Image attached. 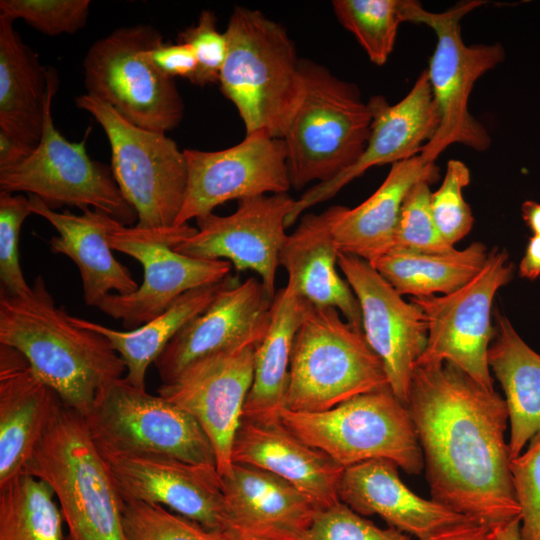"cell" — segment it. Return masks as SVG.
Returning a JSON list of instances; mask_svg holds the SVG:
<instances>
[{"mask_svg":"<svg viewBox=\"0 0 540 540\" xmlns=\"http://www.w3.org/2000/svg\"><path fill=\"white\" fill-rule=\"evenodd\" d=\"M273 298L255 277L236 279L209 307L186 324L154 362L162 384L174 381L193 362L244 347H257L271 319Z\"/></svg>","mask_w":540,"mask_h":540,"instance_id":"cell-21","label":"cell"},{"mask_svg":"<svg viewBox=\"0 0 540 540\" xmlns=\"http://www.w3.org/2000/svg\"><path fill=\"white\" fill-rule=\"evenodd\" d=\"M84 419L102 456L155 454L216 466L212 445L192 415L124 377L100 392Z\"/></svg>","mask_w":540,"mask_h":540,"instance_id":"cell-11","label":"cell"},{"mask_svg":"<svg viewBox=\"0 0 540 540\" xmlns=\"http://www.w3.org/2000/svg\"><path fill=\"white\" fill-rule=\"evenodd\" d=\"M488 363L504 391L512 459L521 454L540 430V354L521 338L509 319L498 311Z\"/></svg>","mask_w":540,"mask_h":540,"instance_id":"cell-30","label":"cell"},{"mask_svg":"<svg viewBox=\"0 0 540 540\" xmlns=\"http://www.w3.org/2000/svg\"><path fill=\"white\" fill-rule=\"evenodd\" d=\"M295 199L288 193L248 197L228 216L213 212L197 221V231L174 249L206 260L229 261L237 271L256 272L274 299L280 253L286 242V218Z\"/></svg>","mask_w":540,"mask_h":540,"instance_id":"cell-16","label":"cell"},{"mask_svg":"<svg viewBox=\"0 0 540 540\" xmlns=\"http://www.w3.org/2000/svg\"><path fill=\"white\" fill-rule=\"evenodd\" d=\"M89 0H1L0 15L22 19L47 36L74 34L84 28Z\"/></svg>","mask_w":540,"mask_h":540,"instance_id":"cell-39","label":"cell"},{"mask_svg":"<svg viewBox=\"0 0 540 540\" xmlns=\"http://www.w3.org/2000/svg\"><path fill=\"white\" fill-rule=\"evenodd\" d=\"M430 184L421 179L407 192L390 252L444 253L455 248L443 238L433 219Z\"/></svg>","mask_w":540,"mask_h":540,"instance_id":"cell-37","label":"cell"},{"mask_svg":"<svg viewBox=\"0 0 540 540\" xmlns=\"http://www.w3.org/2000/svg\"><path fill=\"white\" fill-rule=\"evenodd\" d=\"M487 247L473 242L444 253L389 252L371 264L400 295L426 297L452 293L483 268Z\"/></svg>","mask_w":540,"mask_h":540,"instance_id":"cell-33","label":"cell"},{"mask_svg":"<svg viewBox=\"0 0 540 540\" xmlns=\"http://www.w3.org/2000/svg\"><path fill=\"white\" fill-rule=\"evenodd\" d=\"M61 403L21 353L1 345L0 485L25 471Z\"/></svg>","mask_w":540,"mask_h":540,"instance_id":"cell-25","label":"cell"},{"mask_svg":"<svg viewBox=\"0 0 540 540\" xmlns=\"http://www.w3.org/2000/svg\"><path fill=\"white\" fill-rule=\"evenodd\" d=\"M126 540H231L161 505L122 500Z\"/></svg>","mask_w":540,"mask_h":540,"instance_id":"cell-36","label":"cell"},{"mask_svg":"<svg viewBox=\"0 0 540 540\" xmlns=\"http://www.w3.org/2000/svg\"><path fill=\"white\" fill-rule=\"evenodd\" d=\"M28 198L32 214L47 220L58 232L50 239V250L69 257L77 265L86 305L98 307L111 291L127 295L138 289L128 268L113 256L108 242L117 219L90 208L80 215L56 212L36 196Z\"/></svg>","mask_w":540,"mask_h":540,"instance_id":"cell-26","label":"cell"},{"mask_svg":"<svg viewBox=\"0 0 540 540\" xmlns=\"http://www.w3.org/2000/svg\"><path fill=\"white\" fill-rule=\"evenodd\" d=\"M63 524L47 482L23 472L0 485V540H64Z\"/></svg>","mask_w":540,"mask_h":540,"instance_id":"cell-34","label":"cell"},{"mask_svg":"<svg viewBox=\"0 0 540 540\" xmlns=\"http://www.w3.org/2000/svg\"><path fill=\"white\" fill-rule=\"evenodd\" d=\"M438 177V166L418 155L392 164L377 190L356 207L327 208L339 253L354 255L370 264L389 253L407 192L421 179L434 183Z\"/></svg>","mask_w":540,"mask_h":540,"instance_id":"cell-27","label":"cell"},{"mask_svg":"<svg viewBox=\"0 0 540 540\" xmlns=\"http://www.w3.org/2000/svg\"><path fill=\"white\" fill-rule=\"evenodd\" d=\"M76 106L103 128L111 148V171L137 214L136 226H175L187 187L184 151L165 133L135 126L106 103L82 94Z\"/></svg>","mask_w":540,"mask_h":540,"instance_id":"cell-10","label":"cell"},{"mask_svg":"<svg viewBox=\"0 0 540 540\" xmlns=\"http://www.w3.org/2000/svg\"><path fill=\"white\" fill-rule=\"evenodd\" d=\"M338 255L327 211L307 213L288 235L280 265L301 298L316 306L336 308L350 325L362 330L358 300L336 269Z\"/></svg>","mask_w":540,"mask_h":540,"instance_id":"cell-29","label":"cell"},{"mask_svg":"<svg viewBox=\"0 0 540 540\" xmlns=\"http://www.w3.org/2000/svg\"><path fill=\"white\" fill-rule=\"evenodd\" d=\"M222 477L231 540H304L322 509L284 479L233 463Z\"/></svg>","mask_w":540,"mask_h":540,"instance_id":"cell-22","label":"cell"},{"mask_svg":"<svg viewBox=\"0 0 540 540\" xmlns=\"http://www.w3.org/2000/svg\"><path fill=\"white\" fill-rule=\"evenodd\" d=\"M519 275L529 280H535L540 276V236L533 235L529 239L519 264Z\"/></svg>","mask_w":540,"mask_h":540,"instance_id":"cell-46","label":"cell"},{"mask_svg":"<svg viewBox=\"0 0 540 540\" xmlns=\"http://www.w3.org/2000/svg\"><path fill=\"white\" fill-rule=\"evenodd\" d=\"M398 468L384 459L344 468L338 487L339 500L362 516H380L389 527L417 540H431L450 528L474 522L415 494L401 480Z\"/></svg>","mask_w":540,"mask_h":540,"instance_id":"cell-24","label":"cell"},{"mask_svg":"<svg viewBox=\"0 0 540 540\" xmlns=\"http://www.w3.org/2000/svg\"><path fill=\"white\" fill-rule=\"evenodd\" d=\"M337 264L358 300L363 333L383 362L389 387L407 406L413 372L427 344L425 314L369 262L339 253Z\"/></svg>","mask_w":540,"mask_h":540,"instance_id":"cell-17","label":"cell"},{"mask_svg":"<svg viewBox=\"0 0 540 540\" xmlns=\"http://www.w3.org/2000/svg\"><path fill=\"white\" fill-rule=\"evenodd\" d=\"M407 408L432 500L493 530L520 519L498 392L449 362L417 365Z\"/></svg>","mask_w":540,"mask_h":540,"instance_id":"cell-1","label":"cell"},{"mask_svg":"<svg viewBox=\"0 0 540 540\" xmlns=\"http://www.w3.org/2000/svg\"><path fill=\"white\" fill-rule=\"evenodd\" d=\"M0 345L21 353L36 376L83 417L100 392L126 372L105 336L76 326L56 305L42 276L35 277L29 295L1 291Z\"/></svg>","mask_w":540,"mask_h":540,"instance_id":"cell-2","label":"cell"},{"mask_svg":"<svg viewBox=\"0 0 540 540\" xmlns=\"http://www.w3.org/2000/svg\"><path fill=\"white\" fill-rule=\"evenodd\" d=\"M510 470L521 514V540H540V430L526 450L511 459Z\"/></svg>","mask_w":540,"mask_h":540,"instance_id":"cell-41","label":"cell"},{"mask_svg":"<svg viewBox=\"0 0 540 540\" xmlns=\"http://www.w3.org/2000/svg\"><path fill=\"white\" fill-rule=\"evenodd\" d=\"M187 187L175 225L210 214L223 203L292 187L282 138L259 131L219 151L184 149Z\"/></svg>","mask_w":540,"mask_h":540,"instance_id":"cell-15","label":"cell"},{"mask_svg":"<svg viewBox=\"0 0 540 540\" xmlns=\"http://www.w3.org/2000/svg\"><path fill=\"white\" fill-rule=\"evenodd\" d=\"M521 214L533 235L540 236V203L531 200L525 201L521 206Z\"/></svg>","mask_w":540,"mask_h":540,"instance_id":"cell-48","label":"cell"},{"mask_svg":"<svg viewBox=\"0 0 540 540\" xmlns=\"http://www.w3.org/2000/svg\"><path fill=\"white\" fill-rule=\"evenodd\" d=\"M32 214L29 198L22 194L0 192V280L1 291L12 296L32 292L20 265L19 238L22 224Z\"/></svg>","mask_w":540,"mask_h":540,"instance_id":"cell-40","label":"cell"},{"mask_svg":"<svg viewBox=\"0 0 540 540\" xmlns=\"http://www.w3.org/2000/svg\"><path fill=\"white\" fill-rule=\"evenodd\" d=\"M505 250L493 248L480 272L452 293L411 297L423 310L428 338L417 365L449 362L494 391L488 351L495 336L491 309L497 291L513 277Z\"/></svg>","mask_w":540,"mask_h":540,"instance_id":"cell-14","label":"cell"},{"mask_svg":"<svg viewBox=\"0 0 540 540\" xmlns=\"http://www.w3.org/2000/svg\"><path fill=\"white\" fill-rule=\"evenodd\" d=\"M228 49L219 77L246 135L283 138L302 95L300 60L286 29L262 12L235 7L225 30Z\"/></svg>","mask_w":540,"mask_h":540,"instance_id":"cell-3","label":"cell"},{"mask_svg":"<svg viewBox=\"0 0 540 540\" xmlns=\"http://www.w3.org/2000/svg\"><path fill=\"white\" fill-rule=\"evenodd\" d=\"M498 540H521L520 519L512 521L499 529H496Z\"/></svg>","mask_w":540,"mask_h":540,"instance_id":"cell-49","label":"cell"},{"mask_svg":"<svg viewBox=\"0 0 540 540\" xmlns=\"http://www.w3.org/2000/svg\"><path fill=\"white\" fill-rule=\"evenodd\" d=\"M431 540H498L497 531L475 522L450 528Z\"/></svg>","mask_w":540,"mask_h":540,"instance_id":"cell-45","label":"cell"},{"mask_svg":"<svg viewBox=\"0 0 540 540\" xmlns=\"http://www.w3.org/2000/svg\"><path fill=\"white\" fill-rule=\"evenodd\" d=\"M54 491L68 534L64 540H126L122 499L85 419L63 402L25 471Z\"/></svg>","mask_w":540,"mask_h":540,"instance_id":"cell-4","label":"cell"},{"mask_svg":"<svg viewBox=\"0 0 540 540\" xmlns=\"http://www.w3.org/2000/svg\"><path fill=\"white\" fill-rule=\"evenodd\" d=\"M178 41L189 44L195 53L197 69L191 83L198 86L218 83L228 44L225 33L216 28L214 12L202 11L195 25L179 33Z\"/></svg>","mask_w":540,"mask_h":540,"instance_id":"cell-43","label":"cell"},{"mask_svg":"<svg viewBox=\"0 0 540 540\" xmlns=\"http://www.w3.org/2000/svg\"><path fill=\"white\" fill-rule=\"evenodd\" d=\"M30 152L0 131V169L18 163Z\"/></svg>","mask_w":540,"mask_h":540,"instance_id":"cell-47","label":"cell"},{"mask_svg":"<svg viewBox=\"0 0 540 540\" xmlns=\"http://www.w3.org/2000/svg\"><path fill=\"white\" fill-rule=\"evenodd\" d=\"M13 22L0 15V131L32 151L40 141L46 105L59 78L53 67L41 65Z\"/></svg>","mask_w":540,"mask_h":540,"instance_id":"cell-28","label":"cell"},{"mask_svg":"<svg viewBox=\"0 0 540 540\" xmlns=\"http://www.w3.org/2000/svg\"><path fill=\"white\" fill-rule=\"evenodd\" d=\"M196 231L188 223L141 228L116 220L108 234L110 247L137 260L144 278L135 292L109 294L97 308L132 330L160 315L184 293L230 275L229 261L193 258L174 249Z\"/></svg>","mask_w":540,"mask_h":540,"instance_id":"cell-12","label":"cell"},{"mask_svg":"<svg viewBox=\"0 0 540 540\" xmlns=\"http://www.w3.org/2000/svg\"><path fill=\"white\" fill-rule=\"evenodd\" d=\"M256 347L218 352L201 358L158 395L182 408L199 423L208 437L219 474L233 466L232 446L253 381Z\"/></svg>","mask_w":540,"mask_h":540,"instance_id":"cell-18","label":"cell"},{"mask_svg":"<svg viewBox=\"0 0 540 540\" xmlns=\"http://www.w3.org/2000/svg\"><path fill=\"white\" fill-rule=\"evenodd\" d=\"M471 180L470 170L460 160L451 159L440 187L431 193L430 206L435 224L452 246L472 229L474 218L463 189Z\"/></svg>","mask_w":540,"mask_h":540,"instance_id":"cell-38","label":"cell"},{"mask_svg":"<svg viewBox=\"0 0 540 540\" xmlns=\"http://www.w3.org/2000/svg\"><path fill=\"white\" fill-rule=\"evenodd\" d=\"M484 3L463 1L435 13L425 10L417 1L404 0V22L430 27L437 39L427 73L440 122L419 154L427 163H435L452 144L476 151L490 147V135L469 112L468 101L476 81L504 61L505 49L500 43L467 45L460 28L461 19Z\"/></svg>","mask_w":540,"mask_h":540,"instance_id":"cell-7","label":"cell"},{"mask_svg":"<svg viewBox=\"0 0 540 540\" xmlns=\"http://www.w3.org/2000/svg\"><path fill=\"white\" fill-rule=\"evenodd\" d=\"M368 105L372 121L363 154L350 168L329 181L317 183L295 199L286 218L287 228L307 209L331 199L368 169L418 156L439 126V113L427 69L420 73L410 91L398 103L391 105L383 96H374Z\"/></svg>","mask_w":540,"mask_h":540,"instance_id":"cell-20","label":"cell"},{"mask_svg":"<svg viewBox=\"0 0 540 540\" xmlns=\"http://www.w3.org/2000/svg\"><path fill=\"white\" fill-rule=\"evenodd\" d=\"M235 280L230 274L220 282L190 290L160 315L130 331L115 330L71 315L70 320L78 327L105 336L126 365L124 378L134 387L145 390V376L149 366L176 334L204 312L218 294Z\"/></svg>","mask_w":540,"mask_h":540,"instance_id":"cell-31","label":"cell"},{"mask_svg":"<svg viewBox=\"0 0 540 540\" xmlns=\"http://www.w3.org/2000/svg\"><path fill=\"white\" fill-rule=\"evenodd\" d=\"M232 462L270 472L295 486L322 510L338 502L344 467L294 433L279 419L242 417L232 446Z\"/></svg>","mask_w":540,"mask_h":540,"instance_id":"cell-23","label":"cell"},{"mask_svg":"<svg viewBox=\"0 0 540 540\" xmlns=\"http://www.w3.org/2000/svg\"><path fill=\"white\" fill-rule=\"evenodd\" d=\"M332 6L338 21L354 35L370 61L384 65L404 22V0H334Z\"/></svg>","mask_w":540,"mask_h":540,"instance_id":"cell-35","label":"cell"},{"mask_svg":"<svg viewBox=\"0 0 540 540\" xmlns=\"http://www.w3.org/2000/svg\"><path fill=\"white\" fill-rule=\"evenodd\" d=\"M303 95L283 136L291 186L326 182L363 154L372 114L359 88L326 67L300 60Z\"/></svg>","mask_w":540,"mask_h":540,"instance_id":"cell-5","label":"cell"},{"mask_svg":"<svg viewBox=\"0 0 540 540\" xmlns=\"http://www.w3.org/2000/svg\"><path fill=\"white\" fill-rule=\"evenodd\" d=\"M304 540H417L389 527L380 528L341 501L319 511Z\"/></svg>","mask_w":540,"mask_h":540,"instance_id":"cell-42","label":"cell"},{"mask_svg":"<svg viewBox=\"0 0 540 540\" xmlns=\"http://www.w3.org/2000/svg\"><path fill=\"white\" fill-rule=\"evenodd\" d=\"M102 457L122 500L166 506L209 530L226 534L222 477L215 465L155 454Z\"/></svg>","mask_w":540,"mask_h":540,"instance_id":"cell-19","label":"cell"},{"mask_svg":"<svg viewBox=\"0 0 540 540\" xmlns=\"http://www.w3.org/2000/svg\"><path fill=\"white\" fill-rule=\"evenodd\" d=\"M278 417L302 441L344 468L384 459L408 474H420L424 469L411 414L389 386L322 412H292L282 408Z\"/></svg>","mask_w":540,"mask_h":540,"instance_id":"cell-8","label":"cell"},{"mask_svg":"<svg viewBox=\"0 0 540 540\" xmlns=\"http://www.w3.org/2000/svg\"><path fill=\"white\" fill-rule=\"evenodd\" d=\"M148 55L156 68L168 78L182 77L191 82L195 75L197 61L193 48L187 43L162 42L150 49Z\"/></svg>","mask_w":540,"mask_h":540,"instance_id":"cell-44","label":"cell"},{"mask_svg":"<svg viewBox=\"0 0 540 540\" xmlns=\"http://www.w3.org/2000/svg\"><path fill=\"white\" fill-rule=\"evenodd\" d=\"M305 307L306 300L290 282L276 292L268 330L255 349L253 381L242 417H278L288 385L293 340Z\"/></svg>","mask_w":540,"mask_h":540,"instance_id":"cell-32","label":"cell"},{"mask_svg":"<svg viewBox=\"0 0 540 540\" xmlns=\"http://www.w3.org/2000/svg\"><path fill=\"white\" fill-rule=\"evenodd\" d=\"M388 386L383 362L363 330L350 325L336 308L306 301L293 340L283 408L322 412Z\"/></svg>","mask_w":540,"mask_h":540,"instance_id":"cell-6","label":"cell"},{"mask_svg":"<svg viewBox=\"0 0 540 540\" xmlns=\"http://www.w3.org/2000/svg\"><path fill=\"white\" fill-rule=\"evenodd\" d=\"M162 42L159 31L145 24L117 28L95 41L82 63L86 94L140 128L165 134L176 128L184 113L181 95L148 55Z\"/></svg>","mask_w":540,"mask_h":540,"instance_id":"cell-9","label":"cell"},{"mask_svg":"<svg viewBox=\"0 0 540 540\" xmlns=\"http://www.w3.org/2000/svg\"><path fill=\"white\" fill-rule=\"evenodd\" d=\"M53 93L47 102L40 141L18 163L0 169V192H26L38 197L49 208L91 207L123 224L137 216L123 197L106 165L92 160L86 150V137L68 141L52 118Z\"/></svg>","mask_w":540,"mask_h":540,"instance_id":"cell-13","label":"cell"}]
</instances>
